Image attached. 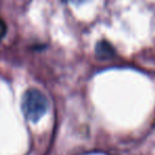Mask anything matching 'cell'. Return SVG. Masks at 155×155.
<instances>
[{
    "instance_id": "cell-4",
    "label": "cell",
    "mask_w": 155,
    "mask_h": 155,
    "mask_svg": "<svg viewBox=\"0 0 155 155\" xmlns=\"http://www.w3.org/2000/svg\"><path fill=\"white\" fill-rule=\"evenodd\" d=\"M69 1L72 2V3H74V5H81V3L85 2L86 0H69Z\"/></svg>"
},
{
    "instance_id": "cell-1",
    "label": "cell",
    "mask_w": 155,
    "mask_h": 155,
    "mask_svg": "<svg viewBox=\"0 0 155 155\" xmlns=\"http://www.w3.org/2000/svg\"><path fill=\"white\" fill-rule=\"evenodd\" d=\"M49 110L47 97L36 88H30L21 99V110L25 118L31 122H37Z\"/></svg>"
},
{
    "instance_id": "cell-3",
    "label": "cell",
    "mask_w": 155,
    "mask_h": 155,
    "mask_svg": "<svg viewBox=\"0 0 155 155\" xmlns=\"http://www.w3.org/2000/svg\"><path fill=\"white\" fill-rule=\"evenodd\" d=\"M7 25H5V22L3 21L1 18H0V37H3L5 35V33H7Z\"/></svg>"
},
{
    "instance_id": "cell-2",
    "label": "cell",
    "mask_w": 155,
    "mask_h": 155,
    "mask_svg": "<svg viewBox=\"0 0 155 155\" xmlns=\"http://www.w3.org/2000/svg\"><path fill=\"white\" fill-rule=\"evenodd\" d=\"M96 55L100 60H107L115 55V49L108 41H101L96 45Z\"/></svg>"
}]
</instances>
